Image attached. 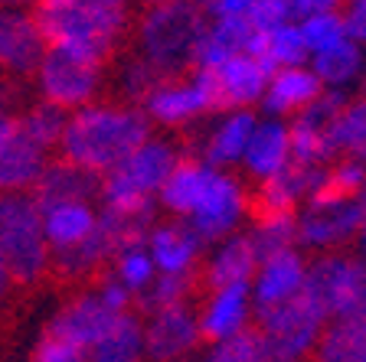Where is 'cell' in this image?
Segmentation results:
<instances>
[{
	"mask_svg": "<svg viewBox=\"0 0 366 362\" xmlns=\"http://www.w3.org/2000/svg\"><path fill=\"white\" fill-rule=\"evenodd\" d=\"M151 141V121L141 108L122 101H95L66 121L53 157L85 174L105 176Z\"/></svg>",
	"mask_w": 366,
	"mask_h": 362,
	"instance_id": "cell-1",
	"label": "cell"
},
{
	"mask_svg": "<svg viewBox=\"0 0 366 362\" xmlns=\"http://www.w3.org/2000/svg\"><path fill=\"white\" fill-rule=\"evenodd\" d=\"M46 46H66L112 69L131 46V10L105 0H46L30 7Z\"/></svg>",
	"mask_w": 366,
	"mask_h": 362,
	"instance_id": "cell-2",
	"label": "cell"
},
{
	"mask_svg": "<svg viewBox=\"0 0 366 362\" xmlns=\"http://www.w3.org/2000/svg\"><path fill=\"white\" fill-rule=\"evenodd\" d=\"M209 20L193 0H167L137 7L131 16V53H137L164 79H180L199 69Z\"/></svg>",
	"mask_w": 366,
	"mask_h": 362,
	"instance_id": "cell-3",
	"label": "cell"
},
{
	"mask_svg": "<svg viewBox=\"0 0 366 362\" xmlns=\"http://www.w3.org/2000/svg\"><path fill=\"white\" fill-rule=\"evenodd\" d=\"M0 255L14 284L36 297L49 287V241L43 232V212L30 193H0Z\"/></svg>",
	"mask_w": 366,
	"mask_h": 362,
	"instance_id": "cell-4",
	"label": "cell"
},
{
	"mask_svg": "<svg viewBox=\"0 0 366 362\" xmlns=\"http://www.w3.org/2000/svg\"><path fill=\"white\" fill-rule=\"evenodd\" d=\"M252 323L262 336L265 362H307L327 326V313L311 297V291L301 287L285 301L255 310Z\"/></svg>",
	"mask_w": 366,
	"mask_h": 362,
	"instance_id": "cell-5",
	"label": "cell"
},
{
	"mask_svg": "<svg viewBox=\"0 0 366 362\" xmlns=\"http://www.w3.org/2000/svg\"><path fill=\"white\" fill-rule=\"evenodd\" d=\"M183 147L170 141H147L137 154H131L122 166L102 176V209H141L151 206V196L157 193L174 166L180 164Z\"/></svg>",
	"mask_w": 366,
	"mask_h": 362,
	"instance_id": "cell-6",
	"label": "cell"
},
{
	"mask_svg": "<svg viewBox=\"0 0 366 362\" xmlns=\"http://www.w3.org/2000/svg\"><path fill=\"white\" fill-rule=\"evenodd\" d=\"M36 85L46 105H56L62 111L66 108H89L95 105L102 85H105V69L76 49L46 46Z\"/></svg>",
	"mask_w": 366,
	"mask_h": 362,
	"instance_id": "cell-7",
	"label": "cell"
},
{
	"mask_svg": "<svg viewBox=\"0 0 366 362\" xmlns=\"http://www.w3.org/2000/svg\"><path fill=\"white\" fill-rule=\"evenodd\" d=\"M199 85L206 91V105L213 111H229V108H249L259 99H265L268 82L274 76L268 66H262L255 56H229L216 66L197 69Z\"/></svg>",
	"mask_w": 366,
	"mask_h": 362,
	"instance_id": "cell-8",
	"label": "cell"
},
{
	"mask_svg": "<svg viewBox=\"0 0 366 362\" xmlns=\"http://www.w3.org/2000/svg\"><path fill=\"white\" fill-rule=\"evenodd\" d=\"M199 343V307L167 303L141 317V362H183Z\"/></svg>",
	"mask_w": 366,
	"mask_h": 362,
	"instance_id": "cell-9",
	"label": "cell"
},
{
	"mask_svg": "<svg viewBox=\"0 0 366 362\" xmlns=\"http://www.w3.org/2000/svg\"><path fill=\"white\" fill-rule=\"evenodd\" d=\"M43 56L46 43L39 36L30 10L0 7V79L33 89Z\"/></svg>",
	"mask_w": 366,
	"mask_h": 362,
	"instance_id": "cell-10",
	"label": "cell"
},
{
	"mask_svg": "<svg viewBox=\"0 0 366 362\" xmlns=\"http://www.w3.org/2000/svg\"><path fill=\"white\" fill-rule=\"evenodd\" d=\"M49 164V151H43L30 134L23 114L0 118V193H26Z\"/></svg>",
	"mask_w": 366,
	"mask_h": 362,
	"instance_id": "cell-11",
	"label": "cell"
},
{
	"mask_svg": "<svg viewBox=\"0 0 366 362\" xmlns=\"http://www.w3.org/2000/svg\"><path fill=\"white\" fill-rule=\"evenodd\" d=\"M363 226V199L350 203H307V212L297 219L295 238L307 248L340 251V245L353 241Z\"/></svg>",
	"mask_w": 366,
	"mask_h": 362,
	"instance_id": "cell-12",
	"label": "cell"
},
{
	"mask_svg": "<svg viewBox=\"0 0 366 362\" xmlns=\"http://www.w3.org/2000/svg\"><path fill=\"white\" fill-rule=\"evenodd\" d=\"M360 258L343 255V251H324L317 261L307 268L305 287L311 291V297L320 303V310L327 317H343L350 307L353 294H357L360 274H363Z\"/></svg>",
	"mask_w": 366,
	"mask_h": 362,
	"instance_id": "cell-13",
	"label": "cell"
},
{
	"mask_svg": "<svg viewBox=\"0 0 366 362\" xmlns=\"http://www.w3.org/2000/svg\"><path fill=\"white\" fill-rule=\"evenodd\" d=\"M118 310H112L102 294H79V297H69L62 301V310L56 313V320L46 326L49 336H59L66 343H76L89 353L102 336H108L114 323H118Z\"/></svg>",
	"mask_w": 366,
	"mask_h": 362,
	"instance_id": "cell-14",
	"label": "cell"
},
{
	"mask_svg": "<svg viewBox=\"0 0 366 362\" xmlns=\"http://www.w3.org/2000/svg\"><path fill=\"white\" fill-rule=\"evenodd\" d=\"M26 193H30V199L36 203V209L46 216V212L59 209V206L89 203V199H99L102 203V176L85 174L79 166H69V164H62V160L49 157L46 170L39 174V180L33 183Z\"/></svg>",
	"mask_w": 366,
	"mask_h": 362,
	"instance_id": "cell-15",
	"label": "cell"
},
{
	"mask_svg": "<svg viewBox=\"0 0 366 362\" xmlns=\"http://www.w3.org/2000/svg\"><path fill=\"white\" fill-rule=\"evenodd\" d=\"M144 111H147V118H154L157 124H164V128H170V131H183L190 121H197L199 114H209L199 76L190 72V76L160 82L144 99Z\"/></svg>",
	"mask_w": 366,
	"mask_h": 362,
	"instance_id": "cell-16",
	"label": "cell"
},
{
	"mask_svg": "<svg viewBox=\"0 0 366 362\" xmlns=\"http://www.w3.org/2000/svg\"><path fill=\"white\" fill-rule=\"evenodd\" d=\"M216 176L219 174H213L197 154L183 151L180 164L174 166L167 183L160 186V203L167 206L174 216H187L190 219V216H197L206 206V199H209V193L216 186Z\"/></svg>",
	"mask_w": 366,
	"mask_h": 362,
	"instance_id": "cell-17",
	"label": "cell"
},
{
	"mask_svg": "<svg viewBox=\"0 0 366 362\" xmlns=\"http://www.w3.org/2000/svg\"><path fill=\"white\" fill-rule=\"evenodd\" d=\"M259 264H262V258H259V248H255L252 235H236L232 241H226V248L219 255L203 258V303L213 294H219V291L245 287Z\"/></svg>",
	"mask_w": 366,
	"mask_h": 362,
	"instance_id": "cell-18",
	"label": "cell"
},
{
	"mask_svg": "<svg viewBox=\"0 0 366 362\" xmlns=\"http://www.w3.org/2000/svg\"><path fill=\"white\" fill-rule=\"evenodd\" d=\"M239 216H242V186H239L236 176L219 174L206 206L197 216H190L187 226H190V232L199 241H213V238H222L226 232H232Z\"/></svg>",
	"mask_w": 366,
	"mask_h": 362,
	"instance_id": "cell-19",
	"label": "cell"
},
{
	"mask_svg": "<svg viewBox=\"0 0 366 362\" xmlns=\"http://www.w3.org/2000/svg\"><path fill=\"white\" fill-rule=\"evenodd\" d=\"M305 261L295 255V251H278V255L265 258L262 261V271L255 278V303L262 307H272V303L291 297L295 291L305 287Z\"/></svg>",
	"mask_w": 366,
	"mask_h": 362,
	"instance_id": "cell-20",
	"label": "cell"
},
{
	"mask_svg": "<svg viewBox=\"0 0 366 362\" xmlns=\"http://www.w3.org/2000/svg\"><path fill=\"white\" fill-rule=\"evenodd\" d=\"M366 359V320L334 317L307 362H363Z\"/></svg>",
	"mask_w": 366,
	"mask_h": 362,
	"instance_id": "cell-21",
	"label": "cell"
},
{
	"mask_svg": "<svg viewBox=\"0 0 366 362\" xmlns=\"http://www.w3.org/2000/svg\"><path fill=\"white\" fill-rule=\"evenodd\" d=\"M320 79L314 72H305V69H278L274 79L268 82V91H265V105L278 114H291L295 118L297 111H305L311 101H317L324 95L320 89Z\"/></svg>",
	"mask_w": 366,
	"mask_h": 362,
	"instance_id": "cell-22",
	"label": "cell"
},
{
	"mask_svg": "<svg viewBox=\"0 0 366 362\" xmlns=\"http://www.w3.org/2000/svg\"><path fill=\"white\" fill-rule=\"evenodd\" d=\"M199 238L190 232L187 222H157L151 232V251L154 261L164 274H180L197 264Z\"/></svg>",
	"mask_w": 366,
	"mask_h": 362,
	"instance_id": "cell-23",
	"label": "cell"
},
{
	"mask_svg": "<svg viewBox=\"0 0 366 362\" xmlns=\"http://www.w3.org/2000/svg\"><path fill=\"white\" fill-rule=\"evenodd\" d=\"M245 326V287L219 291L199 307V340L222 343Z\"/></svg>",
	"mask_w": 366,
	"mask_h": 362,
	"instance_id": "cell-24",
	"label": "cell"
},
{
	"mask_svg": "<svg viewBox=\"0 0 366 362\" xmlns=\"http://www.w3.org/2000/svg\"><path fill=\"white\" fill-rule=\"evenodd\" d=\"M245 164H249L252 180H268L288 164V128L285 124H265L252 134L245 147Z\"/></svg>",
	"mask_w": 366,
	"mask_h": 362,
	"instance_id": "cell-25",
	"label": "cell"
},
{
	"mask_svg": "<svg viewBox=\"0 0 366 362\" xmlns=\"http://www.w3.org/2000/svg\"><path fill=\"white\" fill-rule=\"evenodd\" d=\"M99 226L95 212L85 203H72V206H59V209L46 212L43 216V232L49 248H69V245H79L92 228Z\"/></svg>",
	"mask_w": 366,
	"mask_h": 362,
	"instance_id": "cell-26",
	"label": "cell"
},
{
	"mask_svg": "<svg viewBox=\"0 0 366 362\" xmlns=\"http://www.w3.org/2000/svg\"><path fill=\"white\" fill-rule=\"evenodd\" d=\"M330 157L366 164V99L347 101L330 134Z\"/></svg>",
	"mask_w": 366,
	"mask_h": 362,
	"instance_id": "cell-27",
	"label": "cell"
},
{
	"mask_svg": "<svg viewBox=\"0 0 366 362\" xmlns=\"http://www.w3.org/2000/svg\"><path fill=\"white\" fill-rule=\"evenodd\" d=\"M89 362H141V320L122 313L108 336L89 349Z\"/></svg>",
	"mask_w": 366,
	"mask_h": 362,
	"instance_id": "cell-28",
	"label": "cell"
},
{
	"mask_svg": "<svg viewBox=\"0 0 366 362\" xmlns=\"http://www.w3.org/2000/svg\"><path fill=\"white\" fill-rule=\"evenodd\" d=\"M252 134H255V118L249 111L242 114H232V118L216 128L209 134V141L203 144V160L209 164H232L236 157H242L245 147H249Z\"/></svg>",
	"mask_w": 366,
	"mask_h": 362,
	"instance_id": "cell-29",
	"label": "cell"
},
{
	"mask_svg": "<svg viewBox=\"0 0 366 362\" xmlns=\"http://www.w3.org/2000/svg\"><path fill=\"white\" fill-rule=\"evenodd\" d=\"M307 56V43L301 36V26L297 23H285L278 30L265 33V49H262V62L268 69H295L297 62Z\"/></svg>",
	"mask_w": 366,
	"mask_h": 362,
	"instance_id": "cell-30",
	"label": "cell"
},
{
	"mask_svg": "<svg viewBox=\"0 0 366 362\" xmlns=\"http://www.w3.org/2000/svg\"><path fill=\"white\" fill-rule=\"evenodd\" d=\"M30 297L23 294L20 287L14 284L7 264H4V255H0V336L10 343H16V333H20L23 313L30 307Z\"/></svg>",
	"mask_w": 366,
	"mask_h": 362,
	"instance_id": "cell-31",
	"label": "cell"
},
{
	"mask_svg": "<svg viewBox=\"0 0 366 362\" xmlns=\"http://www.w3.org/2000/svg\"><path fill=\"white\" fill-rule=\"evenodd\" d=\"M357 69H360V49L353 46V39H343V43L314 56V76L320 82H347L350 76H357Z\"/></svg>",
	"mask_w": 366,
	"mask_h": 362,
	"instance_id": "cell-32",
	"label": "cell"
},
{
	"mask_svg": "<svg viewBox=\"0 0 366 362\" xmlns=\"http://www.w3.org/2000/svg\"><path fill=\"white\" fill-rule=\"evenodd\" d=\"M206 362H265V349H262V336L255 330V323L249 320L239 333L222 340Z\"/></svg>",
	"mask_w": 366,
	"mask_h": 362,
	"instance_id": "cell-33",
	"label": "cell"
},
{
	"mask_svg": "<svg viewBox=\"0 0 366 362\" xmlns=\"http://www.w3.org/2000/svg\"><path fill=\"white\" fill-rule=\"evenodd\" d=\"M297 26H301V36H305L307 49H314V56L347 39V30H343V20L337 16V10L314 14V16H307V20H301Z\"/></svg>",
	"mask_w": 366,
	"mask_h": 362,
	"instance_id": "cell-34",
	"label": "cell"
},
{
	"mask_svg": "<svg viewBox=\"0 0 366 362\" xmlns=\"http://www.w3.org/2000/svg\"><path fill=\"white\" fill-rule=\"evenodd\" d=\"M114 274L122 278V284L131 294H137L154 281V258H147L141 248H124L114 261Z\"/></svg>",
	"mask_w": 366,
	"mask_h": 362,
	"instance_id": "cell-35",
	"label": "cell"
},
{
	"mask_svg": "<svg viewBox=\"0 0 366 362\" xmlns=\"http://www.w3.org/2000/svg\"><path fill=\"white\" fill-rule=\"evenodd\" d=\"M30 362H89V353L82 346H76V343H66L59 336L43 333L30 353Z\"/></svg>",
	"mask_w": 366,
	"mask_h": 362,
	"instance_id": "cell-36",
	"label": "cell"
},
{
	"mask_svg": "<svg viewBox=\"0 0 366 362\" xmlns=\"http://www.w3.org/2000/svg\"><path fill=\"white\" fill-rule=\"evenodd\" d=\"M337 16L343 20L347 39L366 43V0H343L340 7H337Z\"/></svg>",
	"mask_w": 366,
	"mask_h": 362,
	"instance_id": "cell-37",
	"label": "cell"
},
{
	"mask_svg": "<svg viewBox=\"0 0 366 362\" xmlns=\"http://www.w3.org/2000/svg\"><path fill=\"white\" fill-rule=\"evenodd\" d=\"M255 4H259V0H219L209 16H216V20H222V16H249Z\"/></svg>",
	"mask_w": 366,
	"mask_h": 362,
	"instance_id": "cell-38",
	"label": "cell"
},
{
	"mask_svg": "<svg viewBox=\"0 0 366 362\" xmlns=\"http://www.w3.org/2000/svg\"><path fill=\"white\" fill-rule=\"evenodd\" d=\"M357 241H360V245H363V251H366V196H363V226H360Z\"/></svg>",
	"mask_w": 366,
	"mask_h": 362,
	"instance_id": "cell-39",
	"label": "cell"
},
{
	"mask_svg": "<svg viewBox=\"0 0 366 362\" xmlns=\"http://www.w3.org/2000/svg\"><path fill=\"white\" fill-rule=\"evenodd\" d=\"M193 4H199V7H203L206 14H213V10H216V4H219V0H193Z\"/></svg>",
	"mask_w": 366,
	"mask_h": 362,
	"instance_id": "cell-40",
	"label": "cell"
},
{
	"mask_svg": "<svg viewBox=\"0 0 366 362\" xmlns=\"http://www.w3.org/2000/svg\"><path fill=\"white\" fill-rule=\"evenodd\" d=\"M10 346H14V343H10V340H4V336H0V359L7 356V349H10Z\"/></svg>",
	"mask_w": 366,
	"mask_h": 362,
	"instance_id": "cell-41",
	"label": "cell"
},
{
	"mask_svg": "<svg viewBox=\"0 0 366 362\" xmlns=\"http://www.w3.org/2000/svg\"><path fill=\"white\" fill-rule=\"evenodd\" d=\"M105 4H122V7H128V0H105Z\"/></svg>",
	"mask_w": 366,
	"mask_h": 362,
	"instance_id": "cell-42",
	"label": "cell"
},
{
	"mask_svg": "<svg viewBox=\"0 0 366 362\" xmlns=\"http://www.w3.org/2000/svg\"><path fill=\"white\" fill-rule=\"evenodd\" d=\"M36 4H46V0H30V7H36Z\"/></svg>",
	"mask_w": 366,
	"mask_h": 362,
	"instance_id": "cell-43",
	"label": "cell"
},
{
	"mask_svg": "<svg viewBox=\"0 0 366 362\" xmlns=\"http://www.w3.org/2000/svg\"><path fill=\"white\" fill-rule=\"evenodd\" d=\"M0 4H16V0H0Z\"/></svg>",
	"mask_w": 366,
	"mask_h": 362,
	"instance_id": "cell-44",
	"label": "cell"
},
{
	"mask_svg": "<svg viewBox=\"0 0 366 362\" xmlns=\"http://www.w3.org/2000/svg\"><path fill=\"white\" fill-rule=\"evenodd\" d=\"M363 91H366V85H363Z\"/></svg>",
	"mask_w": 366,
	"mask_h": 362,
	"instance_id": "cell-45",
	"label": "cell"
},
{
	"mask_svg": "<svg viewBox=\"0 0 366 362\" xmlns=\"http://www.w3.org/2000/svg\"><path fill=\"white\" fill-rule=\"evenodd\" d=\"M363 362H366V359H363Z\"/></svg>",
	"mask_w": 366,
	"mask_h": 362,
	"instance_id": "cell-46",
	"label": "cell"
}]
</instances>
